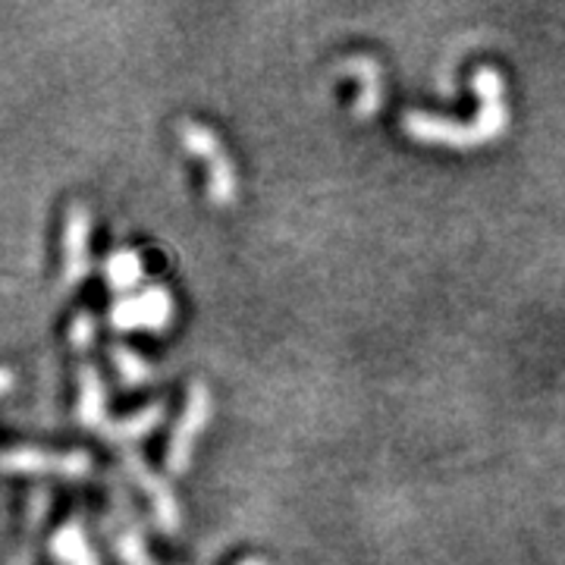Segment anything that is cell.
<instances>
[{"label": "cell", "instance_id": "6da1fadb", "mask_svg": "<svg viewBox=\"0 0 565 565\" xmlns=\"http://www.w3.org/2000/svg\"><path fill=\"white\" fill-rule=\"evenodd\" d=\"M505 114L503 102L484 104L481 114L471 122H452L430 117V114H408L405 117V132L422 141H444V145H456V148H471V145H484V141L497 139L505 132Z\"/></svg>", "mask_w": 565, "mask_h": 565}, {"label": "cell", "instance_id": "7a4b0ae2", "mask_svg": "<svg viewBox=\"0 0 565 565\" xmlns=\"http://www.w3.org/2000/svg\"><path fill=\"white\" fill-rule=\"evenodd\" d=\"M211 415V393L202 381H192L189 386V399H185V412L170 434V444H167V471L170 475H182L189 462H192V444L195 437L202 434V427L207 424Z\"/></svg>", "mask_w": 565, "mask_h": 565}, {"label": "cell", "instance_id": "3957f363", "mask_svg": "<svg viewBox=\"0 0 565 565\" xmlns=\"http://www.w3.org/2000/svg\"><path fill=\"white\" fill-rule=\"evenodd\" d=\"M173 318V302L163 286H148L139 296H122L110 308L114 330H163Z\"/></svg>", "mask_w": 565, "mask_h": 565}, {"label": "cell", "instance_id": "277c9868", "mask_svg": "<svg viewBox=\"0 0 565 565\" xmlns=\"http://www.w3.org/2000/svg\"><path fill=\"white\" fill-rule=\"evenodd\" d=\"M88 211L82 204H70L66 230H63V282L76 286L88 274Z\"/></svg>", "mask_w": 565, "mask_h": 565}, {"label": "cell", "instance_id": "5b68a950", "mask_svg": "<svg viewBox=\"0 0 565 565\" xmlns=\"http://www.w3.org/2000/svg\"><path fill=\"white\" fill-rule=\"evenodd\" d=\"M122 462L129 468V475L148 490V497H151V503H154V519H158L161 531H167V534L177 531V525H180V509H177V500H173V493L167 490V484L158 481V478L145 468V462H141L136 452H126Z\"/></svg>", "mask_w": 565, "mask_h": 565}, {"label": "cell", "instance_id": "8992f818", "mask_svg": "<svg viewBox=\"0 0 565 565\" xmlns=\"http://www.w3.org/2000/svg\"><path fill=\"white\" fill-rule=\"evenodd\" d=\"M343 73H352L355 79L362 82V95H359L355 114L359 117L377 114V107H381V66L374 61H367V57H355V61L343 63Z\"/></svg>", "mask_w": 565, "mask_h": 565}, {"label": "cell", "instance_id": "52a82bcc", "mask_svg": "<svg viewBox=\"0 0 565 565\" xmlns=\"http://www.w3.org/2000/svg\"><path fill=\"white\" fill-rule=\"evenodd\" d=\"M79 422L85 427H104V384L92 364H82L79 371Z\"/></svg>", "mask_w": 565, "mask_h": 565}, {"label": "cell", "instance_id": "ba28073f", "mask_svg": "<svg viewBox=\"0 0 565 565\" xmlns=\"http://www.w3.org/2000/svg\"><path fill=\"white\" fill-rule=\"evenodd\" d=\"M161 418H163V405L154 403V405H148V408H141L139 415H136V418H129V422L104 424L98 434L110 437V440H117V444H132V440H141L145 434H151Z\"/></svg>", "mask_w": 565, "mask_h": 565}, {"label": "cell", "instance_id": "9c48e42d", "mask_svg": "<svg viewBox=\"0 0 565 565\" xmlns=\"http://www.w3.org/2000/svg\"><path fill=\"white\" fill-rule=\"evenodd\" d=\"M3 471L17 475V471H63V456L44 452V449H32V446H20V449H7L3 452Z\"/></svg>", "mask_w": 565, "mask_h": 565}, {"label": "cell", "instance_id": "30bf717a", "mask_svg": "<svg viewBox=\"0 0 565 565\" xmlns=\"http://www.w3.org/2000/svg\"><path fill=\"white\" fill-rule=\"evenodd\" d=\"M104 274H107V282H110L117 292H129V289L141 280V258L136 252H129V248H120V252H114V255L107 258Z\"/></svg>", "mask_w": 565, "mask_h": 565}, {"label": "cell", "instance_id": "8fae6325", "mask_svg": "<svg viewBox=\"0 0 565 565\" xmlns=\"http://www.w3.org/2000/svg\"><path fill=\"white\" fill-rule=\"evenodd\" d=\"M180 139H182V145H185V151H189V154L204 158V161H214V158H221L223 154L217 136H214L207 126H199V122H182Z\"/></svg>", "mask_w": 565, "mask_h": 565}, {"label": "cell", "instance_id": "7c38bea8", "mask_svg": "<svg viewBox=\"0 0 565 565\" xmlns=\"http://www.w3.org/2000/svg\"><path fill=\"white\" fill-rule=\"evenodd\" d=\"M207 195H211V202L217 204V207L233 204V195H236V177H233V163H230L226 154H221V158H214V161H211Z\"/></svg>", "mask_w": 565, "mask_h": 565}, {"label": "cell", "instance_id": "4fadbf2b", "mask_svg": "<svg viewBox=\"0 0 565 565\" xmlns=\"http://www.w3.org/2000/svg\"><path fill=\"white\" fill-rule=\"evenodd\" d=\"M54 553H57V559H63L66 565H76L79 559H85L92 550H88V541H85V534H82L79 522H70V525H63L57 534H54Z\"/></svg>", "mask_w": 565, "mask_h": 565}, {"label": "cell", "instance_id": "5bb4252c", "mask_svg": "<svg viewBox=\"0 0 565 565\" xmlns=\"http://www.w3.org/2000/svg\"><path fill=\"white\" fill-rule=\"evenodd\" d=\"M110 352H114V364H117V371H120L122 386H141L148 377H151V367H148V362H145L141 355H136L132 349H126V345H114Z\"/></svg>", "mask_w": 565, "mask_h": 565}, {"label": "cell", "instance_id": "9a60e30c", "mask_svg": "<svg viewBox=\"0 0 565 565\" xmlns=\"http://www.w3.org/2000/svg\"><path fill=\"white\" fill-rule=\"evenodd\" d=\"M471 88L481 95V102L493 104V102H503V92H505V82L503 76L497 73V70H490V66H481L478 73H475V79H471Z\"/></svg>", "mask_w": 565, "mask_h": 565}, {"label": "cell", "instance_id": "2e32d148", "mask_svg": "<svg viewBox=\"0 0 565 565\" xmlns=\"http://www.w3.org/2000/svg\"><path fill=\"white\" fill-rule=\"evenodd\" d=\"M114 546H117V556H120L126 565H154L148 559L145 546H141L139 531H122V534H117Z\"/></svg>", "mask_w": 565, "mask_h": 565}, {"label": "cell", "instance_id": "e0dca14e", "mask_svg": "<svg viewBox=\"0 0 565 565\" xmlns=\"http://www.w3.org/2000/svg\"><path fill=\"white\" fill-rule=\"evenodd\" d=\"M92 337H95V318L82 311L70 323V343L76 345V349H85V345H92Z\"/></svg>", "mask_w": 565, "mask_h": 565}, {"label": "cell", "instance_id": "ac0fdd59", "mask_svg": "<svg viewBox=\"0 0 565 565\" xmlns=\"http://www.w3.org/2000/svg\"><path fill=\"white\" fill-rule=\"evenodd\" d=\"M44 505H47V493H44V490H35V493H32V515H29L32 525H39V519L44 515Z\"/></svg>", "mask_w": 565, "mask_h": 565}, {"label": "cell", "instance_id": "d6986e66", "mask_svg": "<svg viewBox=\"0 0 565 565\" xmlns=\"http://www.w3.org/2000/svg\"><path fill=\"white\" fill-rule=\"evenodd\" d=\"M3 381H0V386H3V393H10V386H13V371L10 367H3V374H0Z\"/></svg>", "mask_w": 565, "mask_h": 565}, {"label": "cell", "instance_id": "ffe728a7", "mask_svg": "<svg viewBox=\"0 0 565 565\" xmlns=\"http://www.w3.org/2000/svg\"><path fill=\"white\" fill-rule=\"evenodd\" d=\"M243 565H264V563H262V559H245Z\"/></svg>", "mask_w": 565, "mask_h": 565}]
</instances>
